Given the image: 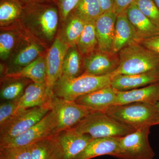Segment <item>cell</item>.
<instances>
[{
    "mask_svg": "<svg viewBox=\"0 0 159 159\" xmlns=\"http://www.w3.org/2000/svg\"><path fill=\"white\" fill-rule=\"evenodd\" d=\"M60 23L56 0H34L26 3L19 25L48 49L57 37Z\"/></svg>",
    "mask_w": 159,
    "mask_h": 159,
    "instance_id": "1",
    "label": "cell"
},
{
    "mask_svg": "<svg viewBox=\"0 0 159 159\" xmlns=\"http://www.w3.org/2000/svg\"><path fill=\"white\" fill-rule=\"evenodd\" d=\"M119 65L111 75H132L159 70V54L134 42L122 49L119 53Z\"/></svg>",
    "mask_w": 159,
    "mask_h": 159,
    "instance_id": "2",
    "label": "cell"
},
{
    "mask_svg": "<svg viewBox=\"0 0 159 159\" xmlns=\"http://www.w3.org/2000/svg\"><path fill=\"white\" fill-rule=\"evenodd\" d=\"M72 129L94 139L121 138L135 130L101 111L90 113Z\"/></svg>",
    "mask_w": 159,
    "mask_h": 159,
    "instance_id": "3",
    "label": "cell"
},
{
    "mask_svg": "<svg viewBox=\"0 0 159 159\" xmlns=\"http://www.w3.org/2000/svg\"><path fill=\"white\" fill-rule=\"evenodd\" d=\"M107 115L133 129L159 125L156 104L136 102L114 106L105 111Z\"/></svg>",
    "mask_w": 159,
    "mask_h": 159,
    "instance_id": "4",
    "label": "cell"
},
{
    "mask_svg": "<svg viewBox=\"0 0 159 159\" xmlns=\"http://www.w3.org/2000/svg\"><path fill=\"white\" fill-rule=\"evenodd\" d=\"M112 76H97L84 73L74 78L61 76L55 83L54 95L66 100L75 101L79 97L110 85Z\"/></svg>",
    "mask_w": 159,
    "mask_h": 159,
    "instance_id": "5",
    "label": "cell"
},
{
    "mask_svg": "<svg viewBox=\"0 0 159 159\" xmlns=\"http://www.w3.org/2000/svg\"><path fill=\"white\" fill-rule=\"evenodd\" d=\"M51 111L48 104L16 112L0 126V144L18 136L39 122Z\"/></svg>",
    "mask_w": 159,
    "mask_h": 159,
    "instance_id": "6",
    "label": "cell"
},
{
    "mask_svg": "<svg viewBox=\"0 0 159 159\" xmlns=\"http://www.w3.org/2000/svg\"><path fill=\"white\" fill-rule=\"evenodd\" d=\"M150 127L143 126L119 138V150L114 157L119 159H153L155 153L148 141Z\"/></svg>",
    "mask_w": 159,
    "mask_h": 159,
    "instance_id": "7",
    "label": "cell"
},
{
    "mask_svg": "<svg viewBox=\"0 0 159 159\" xmlns=\"http://www.w3.org/2000/svg\"><path fill=\"white\" fill-rule=\"evenodd\" d=\"M47 50L44 46L22 30L17 45L5 63L6 75L19 71L45 54Z\"/></svg>",
    "mask_w": 159,
    "mask_h": 159,
    "instance_id": "8",
    "label": "cell"
},
{
    "mask_svg": "<svg viewBox=\"0 0 159 159\" xmlns=\"http://www.w3.org/2000/svg\"><path fill=\"white\" fill-rule=\"evenodd\" d=\"M48 104L56 115V135L63 130L73 128L93 112L75 101L66 100L54 95L50 98Z\"/></svg>",
    "mask_w": 159,
    "mask_h": 159,
    "instance_id": "9",
    "label": "cell"
},
{
    "mask_svg": "<svg viewBox=\"0 0 159 159\" xmlns=\"http://www.w3.org/2000/svg\"><path fill=\"white\" fill-rule=\"evenodd\" d=\"M69 46L58 35L46 54V93L45 104H48L54 95L55 83L62 75L63 64Z\"/></svg>",
    "mask_w": 159,
    "mask_h": 159,
    "instance_id": "10",
    "label": "cell"
},
{
    "mask_svg": "<svg viewBox=\"0 0 159 159\" xmlns=\"http://www.w3.org/2000/svg\"><path fill=\"white\" fill-rule=\"evenodd\" d=\"M56 115L54 111L51 110L39 122L18 136L0 144V147L32 145L40 140L56 135Z\"/></svg>",
    "mask_w": 159,
    "mask_h": 159,
    "instance_id": "11",
    "label": "cell"
},
{
    "mask_svg": "<svg viewBox=\"0 0 159 159\" xmlns=\"http://www.w3.org/2000/svg\"><path fill=\"white\" fill-rule=\"evenodd\" d=\"M83 57L84 73L94 76L111 74L118 68L120 62L119 54L99 49Z\"/></svg>",
    "mask_w": 159,
    "mask_h": 159,
    "instance_id": "12",
    "label": "cell"
},
{
    "mask_svg": "<svg viewBox=\"0 0 159 159\" xmlns=\"http://www.w3.org/2000/svg\"><path fill=\"white\" fill-rule=\"evenodd\" d=\"M159 82V70L132 75L112 77L110 85L115 90L124 92L144 87Z\"/></svg>",
    "mask_w": 159,
    "mask_h": 159,
    "instance_id": "13",
    "label": "cell"
},
{
    "mask_svg": "<svg viewBox=\"0 0 159 159\" xmlns=\"http://www.w3.org/2000/svg\"><path fill=\"white\" fill-rule=\"evenodd\" d=\"M117 91L111 85L81 96L75 100L80 105L92 111L104 112L110 107L116 105Z\"/></svg>",
    "mask_w": 159,
    "mask_h": 159,
    "instance_id": "14",
    "label": "cell"
},
{
    "mask_svg": "<svg viewBox=\"0 0 159 159\" xmlns=\"http://www.w3.org/2000/svg\"><path fill=\"white\" fill-rule=\"evenodd\" d=\"M134 30L138 42L159 34V29L139 9L135 2L125 11Z\"/></svg>",
    "mask_w": 159,
    "mask_h": 159,
    "instance_id": "15",
    "label": "cell"
},
{
    "mask_svg": "<svg viewBox=\"0 0 159 159\" xmlns=\"http://www.w3.org/2000/svg\"><path fill=\"white\" fill-rule=\"evenodd\" d=\"M117 16L114 11H107L95 22L98 48L101 51L112 52Z\"/></svg>",
    "mask_w": 159,
    "mask_h": 159,
    "instance_id": "16",
    "label": "cell"
},
{
    "mask_svg": "<svg viewBox=\"0 0 159 159\" xmlns=\"http://www.w3.org/2000/svg\"><path fill=\"white\" fill-rule=\"evenodd\" d=\"M57 135L63 149L64 159H74L94 139L89 135L78 133L72 128Z\"/></svg>",
    "mask_w": 159,
    "mask_h": 159,
    "instance_id": "17",
    "label": "cell"
},
{
    "mask_svg": "<svg viewBox=\"0 0 159 159\" xmlns=\"http://www.w3.org/2000/svg\"><path fill=\"white\" fill-rule=\"evenodd\" d=\"M159 102V82L131 90L118 92L116 105L140 102L156 104Z\"/></svg>",
    "mask_w": 159,
    "mask_h": 159,
    "instance_id": "18",
    "label": "cell"
},
{
    "mask_svg": "<svg viewBox=\"0 0 159 159\" xmlns=\"http://www.w3.org/2000/svg\"><path fill=\"white\" fill-rule=\"evenodd\" d=\"M119 138L93 139L81 152L73 159H91L104 155L114 157L119 150Z\"/></svg>",
    "mask_w": 159,
    "mask_h": 159,
    "instance_id": "19",
    "label": "cell"
},
{
    "mask_svg": "<svg viewBox=\"0 0 159 159\" xmlns=\"http://www.w3.org/2000/svg\"><path fill=\"white\" fill-rule=\"evenodd\" d=\"M137 42L134 30L125 11L117 15L112 52L118 53L123 48Z\"/></svg>",
    "mask_w": 159,
    "mask_h": 159,
    "instance_id": "20",
    "label": "cell"
},
{
    "mask_svg": "<svg viewBox=\"0 0 159 159\" xmlns=\"http://www.w3.org/2000/svg\"><path fill=\"white\" fill-rule=\"evenodd\" d=\"M64 157L63 149L57 134L31 145L30 159H64Z\"/></svg>",
    "mask_w": 159,
    "mask_h": 159,
    "instance_id": "21",
    "label": "cell"
},
{
    "mask_svg": "<svg viewBox=\"0 0 159 159\" xmlns=\"http://www.w3.org/2000/svg\"><path fill=\"white\" fill-rule=\"evenodd\" d=\"M26 3L22 0H0V27L19 25Z\"/></svg>",
    "mask_w": 159,
    "mask_h": 159,
    "instance_id": "22",
    "label": "cell"
},
{
    "mask_svg": "<svg viewBox=\"0 0 159 159\" xmlns=\"http://www.w3.org/2000/svg\"><path fill=\"white\" fill-rule=\"evenodd\" d=\"M85 24L83 20L71 13L64 21L60 24L57 35L69 47H76Z\"/></svg>",
    "mask_w": 159,
    "mask_h": 159,
    "instance_id": "23",
    "label": "cell"
},
{
    "mask_svg": "<svg viewBox=\"0 0 159 159\" xmlns=\"http://www.w3.org/2000/svg\"><path fill=\"white\" fill-rule=\"evenodd\" d=\"M46 93V82L31 83L20 98L16 112L45 105Z\"/></svg>",
    "mask_w": 159,
    "mask_h": 159,
    "instance_id": "24",
    "label": "cell"
},
{
    "mask_svg": "<svg viewBox=\"0 0 159 159\" xmlns=\"http://www.w3.org/2000/svg\"><path fill=\"white\" fill-rule=\"evenodd\" d=\"M30 80L24 78L5 77L1 78L0 97L2 101L19 99L31 83Z\"/></svg>",
    "mask_w": 159,
    "mask_h": 159,
    "instance_id": "25",
    "label": "cell"
},
{
    "mask_svg": "<svg viewBox=\"0 0 159 159\" xmlns=\"http://www.w3.org/2000/svg\"><path fill=\"white\" fill-rule=\"evenodd\" d=\"M22 29L19 25L1 28L0 31V59L2 62L6 63L16 47L21 35Z\"/></svg>",
    "mask_w": 159,
    "mask_h": 159,
    "instance_id": "26",
    "label": "cell"
},
{
    "mask_svg": "<svg viewBox=\"0 0 159 159\" xmlns=\"http://www.w3.org/2000/svg\"><path fill=\"white\" fill-rule=\"evenodd\" d=\"M46 52L19 71L7 74L5 76L14 78H27L33 82H46Z\"/></svg>",
    "mask_w": 159,
    "mask_h": 159,
    "instance_id": "27",
    "label": "cell"
},
{
    "mask_svg": "<svg viewBox=\"0 0 159 159\" xmlns=\"http://www.w3.org/2000/svg\"><path fill=\"white\" fill-rule=\"evenodd\" d=\"M84 72L83 56L77 46L69 47L64 59L61 76L71 79L79 77Z\"/></svg>",
    "mask_w": 159,
    "mask_h": 159,
    "instance_id": "28",
    "label": "cell"
},
{
    "mask_svg": "<svg viewBox=\"0 0 159 159\" xmlns=\"http://www.w3.org/2000/svg\"><path fill=\"white\" fill-rule=\"evenodd\" d=\"M71 13L85 22H95L102 12L98 0H79Z\"/></svg>",
    "mask_w": 159,
    "mask_h": 159,
    "instance_id": "29",
    "label": "cell"
},
{
    "mask_svg": "<svg viewBox=\"0 0 159 159\" xmlns=\"http://www.w3.org/2000/svg\"><path fill=\"white\" fill-rule=\"evenodd\" d=\"M77 46L79 52L83 56L99 49L95 22H85L84 29Z\"/></svg>",
    "mask_w": 159,
    "mask_h": 159,
    "instance_id": "30",
    "label": "cell"
},
{
    "mask_svg": "<svg viewBox=\"0 0 159 159\" xmlns=\"http://www.w3.org/2000/svg\"><path fill=\"white\" fill-rule=\"evenodd\" d=\"M31 145L0 147V159H30Z\"/></svg>",
    "mask_w": 159,
    "mask_h": 159,
    "instance_id": "31",
    "label": "cell"
},
{
    "mask_svg": "<svg viewBox=\"0 0 159 159\" xmlns=\"http://www.w3.org/2000/svg\"><path fill=\"white\" fill-rule=\"evenodd\" d=\"M138 8L159 29V9L153 0H135Z\"/></svg>",
    "mask_w": 159,
    "mask_h": 159,
    "instance_id": "32",
    "label": "cell"
},
{
    "mask_svg": "<svg viewBox=\"0 0 159 159\" xmlns=\"http://www.w3.org/2000/svg\"><path fill=\"white\" fill-rule=\"evenodd\" d=\"M20 99L1 102L0 105V126L2 125L15 113Z\"/></svg>",
    "mask_w": 159,
    "mask_h": 159,
    "instance_id": "33",
    "label": "cell"
},
{
    "mask_svg": "<svg viewBox=\"0 0 159 159\" xmlns=\"http://www.w3.org/2000/svg\"><path fill=\"white\" fill-rule=\"evenodd\" d=\"M60 12V23L64 21L77 6L79 0H56Z\"/></svg>",
    "mask_w": 159,
    "mask_h": 159,
    "instance_id": "34",
    "label": "cell"
},
{
    "mask_svg": "<svg viewBox=\"0 0 159 159\" xmlns=\"http://www.w3.org/2000/svg\"><path fill=\"white\" fill-rule=\"evenodd\" d=\"M139 43L146 48L159 54V34Z\"/></svg>",
    "mask_w": 159,
    "mask_h": 159,
    "instance_id": "35",
    "label": "cell"
},
{
    "mask_svg": "<svg viewBox=\"0 0 159 159\" xmlns=\"http://www.w3.org/2000/svg\"><path fill=\"white\" fill-rule=\"evenodd\" d=\"M135 1V0H113L114 11L117 15L122 13Z\"/></svg>",
    "mask_w": 159,
    "mask_h": 159,
    "instance_id": "36",
    "label": "cell"
},
{
    "mask_svg": "<svg viewBox=\"0 0 159 159\" xmlns=\"http://www.w3.org/2000/svg\"><path fill=\"white\" fill-rule=\"evenodd\" d=\"M102 13L109 11H114L113 0H98Z\"/></svg>",
    "mask_w": 159,
    "mask_h": 159,
    "instance_id": "37",
    "label": "cell"
},
{
    "mask_svg": "<svg viewBox=\"0 0 159 159\" xmlns=\"http://www.w3.org/2000/svg\"><path fill=\"white\" fill-rule=\"evenodd\" d=\"M153 1L159 9V0H153Z\"/></svg>",
    "mask_w": 159,
    "mask_h": 159,
    "instance_id": "38",
    "label": "cell"
},
{
    "mask_svg": "<svg viewBox=\"0 0 159 159\" xmlns=\"http://www.w3.org/2000/svg\"><path fill=\"white\" fill-rule=\"evenodd\" d=\"M156 105L157 109V111H158V115H159V102H157L156 104Z\"/></svg>",
    "mask_w": 159,
    "mask_h": 159,
    "instance_id": "39",
    "label": "cell"
},
{
    "mask_svg": "<svg viewBox=\"0 0 159 159\" xmlns=\"http://www.w3.org/2000/svg\"><path fill=\"white\" fill-rule=\"evenodd\" d=\"M25 2L27 3L28 2H29V1H34V0H23Z\"/></svg>",
    "mask_w": 159,
    "mask_h": 159,
    "instance_id": "40",
    "label": "cell"
},
{
    "mask_svg": "<svg viewBox=\"0 0 159 159\" xmlns=\"http://www.w3.org/2000/svg\"><path fill=\"white\" fill-rule=\"evenodd\" d=\"M22 1H23V2H24V1H23V0H22Z\"/></svg>",
    "mask_w": 159,
    "mask_h": 159,
    "instance_id": "41",
    "label": "cell"
}]
</instances>
